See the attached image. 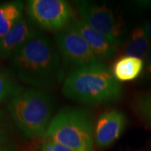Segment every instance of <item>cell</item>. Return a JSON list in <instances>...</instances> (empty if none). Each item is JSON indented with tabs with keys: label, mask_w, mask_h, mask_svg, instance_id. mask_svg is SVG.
Instances as JSON below:
<instances>
[{
	"label": "cell",
	"mask_w": 151,
	"mask_h": 151,
	"mask_svg": "<svg viewBox=\"0 0 151 151\" xmlns=\"http://www.w3.org/2000/svg\"><path fill=\"white\" fill-rule=\"evenodd\" d=\"M146 26H147V30H148V33H149V35H150V38L151 40V19L149 22L146 23Z\"/></svg>",
	"instance_id": "cell-19"
},
{
	"label": "cell",
	"mask_w": 151,
	"mask_h": 151,
	"mask_svg": "<svg viewBox=\"0 0 151 151\" xmlns=\"http://www.w3.org/2000/svg\"><path fill=\"white\" fill-rule=\"evenodd\" d=\"M45 136L74 151H93V124L89 113L81 108L66 107L60 110Z\"/></svg>",
	"instance_id": "cell-4"
},
{
	"label": "cell",
	"mask_w": 151,
	"mask_h": 151,
	"mask_svg": "<svg viewBox=\"0 0 151 151\" xmlns=\"http://www.w3.org/2000/svg\"><path fill=\"white\" fill-rule=\"evenodd\" d=\"M150 38L146 23L134 28L124 40L123 52L125 56H134L144 60L150 51Z\"/></svg>",
	"instance_id": "cell-11"
},
{
	"label": "cell",
	"mask_w": 151,
	"mask_h": 151,
	"mask_svg": "<svg viewBox=\"0 0 151 151\" xmlns=\"http://www.w3.org/2000/svg\"><path fill=\"white\" fill-rule=\"evenodd\" d=\"M11 119L27 138L45 136L51 122L53 98L45 90L20 88L8 104Z\"/></svg>",
	"instance_id": "cell-3"
},
{
	"label": "cell",
	"mask_w": 151,
	"mask_h": 151,
	"mask_svg": "<svg viewBox=\"0 0 151 151\" xmlns=\"http://www.w3.org/2000/svg\"><path fill=\"white\" fill-rule=\"evenodd\" d=\"M20 88L9 70L0 68V104L8 98L10 99Z\"/></svg>",
	"instance_id": "cell-14"
},
{
	"label": "cell",
	"mask_w": 151,
	"mask_h": 151,
	"mask_svg": "<svg viewBox=\"0 0 151 151\" xmlns=\"http://www.w3.org/2000/svg\"><path fill=\"white\" fill-rule=\"evenodd\" d=\"M144 60L134 56H123L113 65L114 77L119 81H133L139 77L145 68Z\"/></svg>",
	"instance_id": "cell-12"
},
{
	"label": "cell",
	"mask_w": 151,
	"mask_h": 151,
	"mask_svg": "<svg viewBox=\"0 0 151 151\" xmlns=\"http://www.w3.org/2000/svg\"><path fill=\"white\" fill-rule=\"evenodd\" d=\"M145 71H144V75L143 76L147 79L150 80L151 79V49L150 50L149 53L146 56L145 65Z\"/></svg>",
	"instance_id": "cell-18"
},
{
	"label": "cell",
	"mask_w": 151,
	"mask_h": 151,
	"mask_svg": "<svg viewBox=\"0 0 151 151\" xmlns=\"http://www.w3.org/2000/svg\"><path fill=\"white\" fill-rule=\"evenodd\" d=\"M86 40L93 54L101 61L113 58L118 52V46L108 39L90 27L82 19H75L70 23Z\"/></svg>",
	"instance_id": "cell-9"
},
{
	"label": "cell",
	"mask_w": 151,
	"mask_h": 151,
	"mask_svg": "<svg viewBox=\"0 0 151 151\" xmlns=\"http://www.w3.org/2000/svg\"><path fill=\"white\" fill-rule=\"evenodd\" d=\"M36 31L31 23L22 18L10 31L0 40V58L11 59Z\"/></svg>",
	"instance_id": "cell-10"
},
{
	"label": "cell",
	"mask_w": 151,
	"mask_h": 151,
	"mask_svg": "<svg viewBox=\"0 0 151 151\" xmlns=\"http://www.w3.org/2000/svg\"><path fill=\"white\" fill-rule=\"evenodd\" d=\"M127 124L123 111L112 109L98 118L94 129V138L99 149H105L118 140Z\"/></svg>",
	"instance_id": "cell-8"
},
{
	"label": "cell",
	"mask_w": 151,
	"mask_h": 151,
	"mask_svg": "<svg viewBox=\"0 0 151 151\" xmlns=\"http://www.w3.org/2000/svg\"><path fill=\"white\" fill-rule=\"evenodd\" d=\"M0 151H14L12 149H10L9 147H0Z\"/></svg>",
	"instance_id": "cell-20"
},
{
	"label": "cell",
	"mask_w": 151,
	"mask_h": 151,
	"mask_svg": "<svg viewBox=\"0 0 151 151\" xmlns=\"http://www.w3.org/2000/svg\"><path fill=\"white\" fill-rule=\"evenodd\" d=\"M9 129L4 118L0 116V147H4L9 139Z\"/></svg>",
	"instance_id": "cell-16"
},
{
	"label": "cell",
	"mask_w": 151,
	"mask_h": 151,
	"mask_svg": "<svg viewBox=\"0 0 151 151\" xmlns=\"http://www.w3.org/2000/svg\"><path fill=\"white\" fill-rule=\"evenodd\" d=\"M56 48L65 65L73 70L103 63L93 54L86 40L70 24L56 33Z\"/></svg>",
	"instance_id": "cell-6"
},
{
	"label": "cell",
	"mask_w": 151,
	"mask_h": 151,
	"mask_svg": "<svg viewBox=\"0 0 151 151\" xmlns=\"http://www.w3.org/2000/svg\"><path fill=\"white\" fill-rule=\"evenodd\" d=\"M134 111L147 128L151 129V91L136 97Z\"/></svg>",
	"instance_id": "cell-15"
},
{
	"label": "cell",
	"mask_w": 151,
	"mask_h": 151,
	"mask_svg": "<svg viewBox=\"0 0 151 151\" xmlns=\"http://www.w3.org/2000/svg\"><path fill=\"white\" fill-rule=\"evenodd\" d=\"M23 11L24 3L22 1L0 3V40L23 18Z\"/></svg>",
	"instance_id": "cell-13"
},
{
	"label": "cell",
	"mask_w": 151,
	"mask_h": 151,
	"mask_svg": "<svg viewBox=\"0 0 151 151\" xmlns=\"http://www.w3.org/2000/svg\"><path fill=\"white\" fill-rule=\"evenodd\" d=\"M27 14L34 24L58 32L69 25L73 9L64 0H29L27 3Z\"/></svg>",
	"instance_id": "cell-7"
},
{
	"label": "cell",
	"mask_w": 151,
	"mask_h": 151,
	"mask_svg": "<svg viewBox=\"0 0 151 151\" xmlns=\"http://www.w3.org/2000/svg\"><path fill=\"white\" fill-rule=\"evenodd\" d=\"M68 99L86 105H101L119 100L123 86L104 63L72 70L63 82Z\"/></svg>",
	"instance_id": "cell-2"
},
{
	"label": "cell",
	"mask_w": 151,
	"mask_h": 151,
	"mask_svg": "<svg viewBox=\"0 0 151 151\" xmlns=\"http://www.w3.org/2000/svg\"><path fill=\"white\" fill-rule=\"evenodd\" d=\"M11 64L23 82L43 90L58 86L65 76L58 51L39 30L12 56Z\"/></svg>",
	"instance_id": "cell-1"
},
{
	"label": "cell",
	"mask_w": 151,
	"mask_h": 151,
	"mask_svg": "<svg viewBox=\"0 0 151 151\" xmlns=\"http://www.w3.org/2000/svg\"><path fill=\"white\" fill-rule=\"evenodd\" d=\"M76 7L81 19L117 46L124 44L126 29L122 18L106 4L77 1Z\"/></svg>",
	"instance_id": "cell-5"
},
{
	"label": "cell",
	"mask_w": 151,
	"mask_h": 151,
	"mask_svg": "<svg viewBox=\"0 0 151 151\" xmlns=\"http://www.w3.org/2000/svg\"><path fill=\"white\" fill-rule=\"evenodd\" d=\"M42 151H74L66 146L62 145L53 140L45 142L42 146Z\"/></svg>",
	"instance_id": "cell-17"
}]
</instances>
